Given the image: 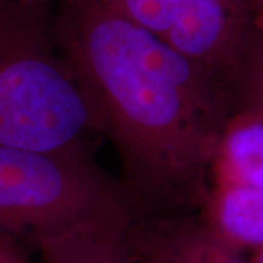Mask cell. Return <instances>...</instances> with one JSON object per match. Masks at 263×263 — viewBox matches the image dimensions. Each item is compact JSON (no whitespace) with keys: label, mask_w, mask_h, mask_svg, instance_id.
<instances>
[{"label":"cell","mask_w":263,"mask_h":263,"mask_svg":"<svg viewBox=\"0 0 263 263\" xmlns=\"http://www.w3.org/2000/svg\"><path fill=\"white\" fill-rule=\"evenodd\" d=\"M209 184L263 187V111L237 107L228 116L211 161Z\"/></svg>","instance_id":"7"},{"label":"cell","mask_w":263,"mask_h":263,"mask_svg":"<svg viewBox=\"0 0 263 263\" xmlns=\"http://www.w3.org/2000/svg\"><path fill=\"white\" fill-rule=\"evenodd\" d=\"M53 29L113 142L132 214L202 206L231 86L103 0H57Z\"/></svg>","instance_id":"1"},{"label":"cell","mask_w":263,"mask_h":263,"mask_svg":"<svg viewBox=\"0 0 263 263\" xmlns=\"http://www.w3.org/2000/svg\"><path fill=\"white\" fill-rule=\"evenodd\" d=\"M133 243L162 263H245L206 226L184 215L164 216L132 227Z\"/></svg>","instance_id":"6"},{"label":"cell","mask_w":263,"mask_h":263,"mask_svg":"<svg viewBox=\"0 0 263 263\" xmlns=\"http://www.w3.org/2000/svg\"><path fill=\"white\" fill-rule=\"evenodd\" d=\"M132 247H133V254H135V260L136 263H162L160 259H157L155 256H152L148 252H145L143 249L138 247L132 240Z\"/></svg>","instance_id":"12"},{"label":"cell","mask_w":263,"mask_h":263,"mask_svg":"<svg viewBox=\"0 0 263 263\" xmlns=\"http://www.w3.org/2000/svg\"><path fill=\"white\" fill-rule=\"evenodd\" d=\"M250 28L263 32V0H247Z\"/></svg>","instance_id":"11"},{"label":"cell","mask_w":263,"mask_h":263,"mask_svg":"<svg viewBox=\"0 0 263 263\" xmlns=\"http://www.w3.org/2000/svg\"><path fill=\"white\" fill-rule=\"evenodd\" d=\"M101 122L57 46L53 9L0 0V146H86Z\"/></svg>","instance_id":"2"},{"label":"cell","mask_w":263,"mask_h":263,"mask_svg":"<svg viewBox=\"0 0 263 263\" xmlns=\"http://www.w3.org/2000/svg\"><path fill=\"white\" fill-rule=\"evenodd\" d=\"M233 86L240 89L238 107L263 111V32L250 28L238 73Z\"/></svg>","instance_id":"9"},{"label":"cell","mask_w":263,"mask_h":263,"mask_svg":"<svg viewBox=\"0 0 263 263\" xmlns=\"http://www.w3.org/2000/svg\"><path fill=\"white\" fill-rule=\"evenodd\" d=\"M0 263H29L16 246L15 234L0 233Z\"/></svg>","instance_id":"10"},{"label":"cell","mask_w":263,"mask_h":263,"mask_svg":"<svg viewBox=\"0 0 263 263\" xmlns=\"http://www.w3.org/2000/svg\"><path fill=\"white\" fill-rule=\"evenodd\" d=\"M119 192L86 146H0V219L10 234H41L101 206Z\"/></svg>","instance_id":"3"},{"label":"cell","mask_w":263,"mask_h":263,"mask_svg":"<svg viewBox=\"0 0 263 263\" xmlns=\"http://www.w3.org/2000/svg\"><path fill=\"white\" fill-rule=\"evenodd\" d=\"M202 208L206 226L234 247H263V187L209 184Z\"/></svg>","instance_id":"8"},{"label":"cell","mask_w":263,"mask_h":263,"mask_svg":"<svg viewBox=\"0 0 263 263\" xmlns=\"http://www.w3.org/2000/svg\"><path fill=\"white\" fill-rule=\"evenodd\" d=\"M253 263H263V247L256 249V254H254Z\"/></svg>","instance_id":"14"},{"label":"cell","mask_w":263,"mask_h":263,"mask_svg":"<svg viewBox=\"0 0 263 263\" xmlns=\"http://www.w3.org/2000/svg\"><path fill=\"white\" fill-rule=\"evenodd\" d=\"M132 226L133 214L117 192L92 212L31 238L43 263H136Z\"/></svg>","instance_id":"5"},{"label":"cell","mask_w":263,"mask_h":263,"mask_svg":"<svg viewBox=\"0 0 263 263\" xmlns=\"http://www.w3.org/2000/svg\"><path fill=\"white\" fill-rule=\"evenodd\" d=\"M24 6H34V8H51V0H8Z\"/></svg>","instance_id":"13"},{"label":"cell","mask_w":263,"mask_h":263,"mask_svg":"<svg viewBox=\"0 0 263 263\" xmlns=\"http://www.w3.org/2000/svg\"><path fill=\"white\" fill-rule=\"evenodd\" d=\"M233 88L250 31L247 0H103Z\"/></svg>","instance_id":"4"}]
</instances>
